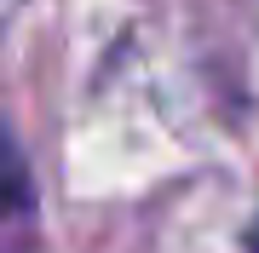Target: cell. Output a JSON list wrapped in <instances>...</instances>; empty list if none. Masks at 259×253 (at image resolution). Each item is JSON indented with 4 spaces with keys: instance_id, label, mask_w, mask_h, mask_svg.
Instances as JSON below:
<instances>
[{
    "instance_id": "obj_1",
    "label": "cell",
    "mask_w": 259,
    "mask_h": 253,
    "mask_svg": "<svg viewBox=\"0 0 259 253\" xmlns=\"http://www.w3.org/2000/svg\"><path fill=\"white\" fill-rule=\"evenodd\" d=\"M40 236V201L23 150L0 132V253H29Z\"/></svg>"
}]
</instances>
